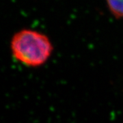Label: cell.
Wrapping results in <instances>:
<instances>
[{"label": "cell", "instance_id": "2", "mask_svg": "<svg viewBox=\"0 0 123 123\" xmlns=\"http://www.w3.org/2000/svg\"><path fill=\"white\" fill-rule=\"evenodd\" d=\"M107 8L113 17L123 20V0H105Z\"/></svg>", "mask_w": 123, "mask_h": 123}, {"label": "cell", "instance_id": "1", "mask_svg": "<svg viewBox=\"0 0 123 123\" xmlns=\"http://www.w3.org/2000/svg\"><path fill=\"white\" fill-rule=\"evenodd\" d=\"M12 57L23 66L38 68L53 55L54 47L50 38L40 31L23 28L16 31L10 42Z\"/></svg>", "mask_w": 123, "mask_h": 123}]
</instances>
